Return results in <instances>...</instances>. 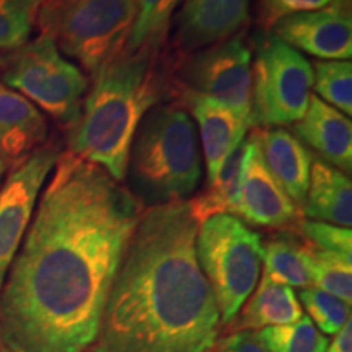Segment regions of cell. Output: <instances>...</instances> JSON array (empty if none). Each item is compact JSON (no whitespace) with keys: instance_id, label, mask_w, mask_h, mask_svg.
I'll use <instances>...</instances> for the list:
<instances>
[{"instance_id":"6da1fadb","label":"cell","mask_w":352,"mask_h":352,"mask_svg":"<svg viewBox=\"0 0 352 352\" xmlns=\"http://www.w3.org/2000/svg\"><path fill=\"white\" fill-rule=\"evenodd\" d=\"M0 290L10 352L91 351L107 298L145 206L101 166L57 158Z\"/></svg>"},{"instance_id":"7a4b0ae2","label":"cell","mask_w":352,"mask_h":352,"mask_svg":"<svg viewBox=\"0 0 352 352\" xmlns=\"http://www.w3.org/2000/svg\"><path fill=\"white\" fill-rule=\"evenodd\" d=\"M186 201L148 206L109 289L94 352H209L222 334Z\"/></svg>"},{"instance_id":"3957f363","label":"cell","mask_w":352,"mask_h":352,"mask_svg":"<svg viewBox=\"0 0 352 352\" xmlns=\"http://www.w3.org/2000/svg\"><path fill=\"white\" fill-rule=\"evenodd\" d=\"M162 54L122 47L91 77L94 85L83 101L80 118L69 127L67 152L101 166L118 183L126 179L140 121L173 88Z\"/></svg>"},{"instance_id":"277c9868","label":"cell","mask_w":352,"mask_h":352,"mask_svg":"<svg viewBox=\"0 0 352 352\" xmlns=\"http://www.w3.org/2000/svg\"><path fill=\"white\" fill-rule=\"evenodd\" d=\"M129 191L151 206L186 201L199 186L202 155L196 122L179 103L157 104L144 116L129 151Z\"/></svg>"},{"instance_id":"5b68a950","label":"cell","mask_w":352,"mask_h":352,"mask_svg":"<svg viewBox=\"0 0 352 352\" xmlns=\"http://www.w3.org/2000/svg\"><path fill=\"white\" fill-rule=\"evenodd\" d=\"M135 19V0H44L41 33L95 76L120 52Z\"/></svg>"},{"instance_id":"8992f818","label":"cell","mask_w":352,"mask_h":352,"mask_svg":"<svg viewBox=\"0 0 352 352\" xmlns=\"http://www.w3.org/2000/svg\"><path fill=\"white\" fill-rule=\"evenodd\" d=\"M196 256L212 289L223 329L258 285L261 235L233 215H212L197 227Z\"/></svg>"},{"instance_id":"52a82bcc","label":"cell","mask_w":352,"mask_h":352,"mask_svg":"<svg viewBox=\"0 0 352 352\" xmlns=\"http://www.w3.org/2000/svg\"><path fill=\"white\" fill-rule=\"evenodd\" d=\"M2 83L20 91L64 126H74L82 113L88 78L77 65L65 60L54 39L41 33L3 59Z\"/></svg>"},{"instance_id":"ba28073f","label":"cell","mask_w":352,"mask_h":352,"mask_svg":"<svg viewBox=\"0 0 352 352\" xmlns=\"http://www.w3.org/2000/svg\"><path fill=\"white\" fill-rule=\"evenodd\" d=\"M314 88L307 57L270 33L253 64L252 127L296 124L303 118Z\"/></svg>"},{"instance_id":"9c48e42d","label":"cell","mask_w":352,"mask_h":352,"mask_svg":"<svg viewBox=\"0 0 352 352\" xmlns=\"http://www.w3.org/2000/svg\"><path fill=\"white\" fill-rule=\"evenodd\" d=\"M179 59L175 74H171L182 94L179 100L184 96L215 100L252 126L253 60L252 50L243 38L236 34Z\"/></svg>"},{"instance_id":"30bf717a","label":"cell","mask_w":352,"mask_h":352,"mask_svg":"<svg viewBox=\"0 0 352 352\" xmlns=\"http://www.w3.org/2000/svg\"><path fill=\"white\" fill-rule=\"evenodd\" d=\"M60 153L59 144L41 145L15 165L0 189V290L32 222L43 184Z\"/></svg>"},{"instance_id":"8fae6325","label":"cell","mask_w":352,"mask_h":352,"mask_svg":"<svg viewBox=\"0 0 352 352\" xmlns=\"http://www.w3.org/2000/svg\"><path fill=\"white\" fill-rule=\"evenodd\" d=\"M271 33L290 47L324 60H349L352 56V20L349 0H333L314 12L285 16Z\"/></svg>"},{"instance_id":"7c38bea8","label":"cell","mask_w":352,"mask_h":352,"mask_svg":"<svg viewBox=\"0 0 352 352\" xmlns=\"http://www.w3.org/2000/svg\"><path fill=\"white\" fill-rule=\"evenodd\" d=\"M246 140L248 157L240 199L233 217L240 219L246 226L292 230L302 219V212L267 170L254 131Z\"/></svg>"},{"instance_id":"4fadbf2b","label":"cell","mask_w":352,"mask_h":352,"mask_svg":"<svg viewBox=\"0 0 352 352\" xmlns=\"http://www.w3.org/2000/svg\"><path fill=\"white\" fill-rule=\"evenodd\" d=\"M250 6L252 0H182L173 34L179 57L236 36L248 23Z\"/></svg>"},{"instance_id":"5bb4252c","label":"cell","mask_w":352,"mask_h":352,"mask_svg":"<svg viewBox=\"0 0 352 352\" xmlns=\"http://www.w3.org/2000/svg\"><path fill=\"white\" fill-rule=\"evenodd\" d=\"M176 103H184L191 109L199 127L208 183L212 182L227 157L243 142L252 126L226 104L206 96H184Z\"/></svg>"},{"instance_id":"9a60e30c","label":"cell","mask_w":352,"mask_h":352,"mask_svg":"<svg viewBox=\"0 0 352 352\" xmlns=\"http://www.w3.org/2000/svg\"><path fill=\"white\" fill-rule=\"evenodd\" d=\"M254 134L272 178L302 212L310 182L311 153L283 127H254Z\"/></svg>"},{"instance_id":"2e32d148","label":"cell","mask_w":352,"mask_h":352,"mask_svg":"<svg viewBox=\"0 0 352 352\" xmlns=\"http://www.w3.org/2000/svg\"><path fill=\"white\" fill-rule=\"evenodd\" d=\"M300 142L310 145L334 168L351 171L352 168V124L351 120L329 107L315 94L310 95L303 118L294 124Z\"/></svg>"},{"instance_id":"e0dca14e","label":"cell","mask_w":352,"mask_h":352,"mask_svg":"<svg viewBox=\"0 0 352 352\" xmlns=\"http://www.w3.org/2000/svg\"><path fill=\"white\" fill-rule=\"evenodd\" d=\"M46 138L43 113L19 91L0 83V158L16 165L46 144Z\"/></svg>"},{"instance_id":"ac0fdd59","label":"cell","mask_w":352,"mask_h":352,"mask_svg":"<svg viewBox=\"0 0 352 352\" xmlns=\"http://www.w3.org/2000/svg\"><path fill=\"white\" fill-rule=\"evenodd\" d=\"M303 316V308L289 285L276 283L270 276H261L253 294L222 333L261 331L270 327L296 323Z\"/></svg>"},{"instance_id":"d6986e66","label":"cell","mask_w":352,"mask_h":352,"mask_svg":"<svg viewBox=\"0 0 352 352\" xmlns=\"http://www.w3.org/2000/svg\"><path fill=\"white\" fill-rule=\"evenodd\" d=\"M302 217L351 228L352 184L349 176L324 160L311 158L310 182Z\"/></svg>"},{"instance_id":"ffe728a7","label":"cell","mask_w":352,"mask_h":352,"mask_svg":"<svg viewBox=\"0 0 352 352\" xmlns=\"http://www.w3.org/2000/svg\"><path fill=\"white\" fill-rule=\"evenodd\" d=\"M246 157H248V140L241 142L233 151L208 188L192 199H188L189 210L197 223L217 214L235 215L243 184Z\"/></svg>"},{"instance_id":"44dd1931","label":"cell","mask_w":352,"mask_h":352,"mask_svg":"<svg viewBox=\"0 0 352 352\" xmlns=\"http://www.w3.org/2000/svg\"><path fill=\"white\" fill-rule=\"evenodd\" d=\"M264 274L289 287L308 289L311 277L305 259V245L294 230H279L263 243Z\"/></svg>"},{"instance_id":"7402d4cb","label":"cell","mask_w":352,"mask_h":352,"mask_svg":"<svg viewBox=\"0 0 352 352\" xmlns=\"http://www.w3.org/2000/svg\"><path fill=\"white\" fill-rule=\"evenodd\" d=\"M178 2L179 0H135V19L124 50L162 54Z\"/></svg>"},{"instance_id":"603a6c76","label":"cell","mask_w":352,"mask_h":352,"mask_svg":"<svg viewBox=\"0 0 352 352\" xmlns=\"http://www.w3.org/2000/svg\"><path fill=\"white\" fill-rule=\"evenodd\" d=\"M302 240V239H300ZM305 245V259L311 285L323 292L341 298L346 303L352 302V270L351 258L340 254L320 252Z\"/></svg>"},{"instance_id":"cb8c5ba5","label":"cell","mask_w":352,"mask_h":352,"mask_svg":"<svg viewBox=\"0 0 352 352\" xmlns=\"http://www.w3.org/2000/svg\"><path fill=\"white\" fill-rule=\"evenodd\" d=\"M258 334L270 352H327L329 344L307 315L296 323L264 328Z\"/></svg>"},{"instance_id":"d4e9b609","label":"cell","mask_w":352,"mask_h":352,"mask_svg":"<svg viewBox=\"0 0 352 352\" xmlns=\"http://www.w3.org/2000/svg\"><path fill=\"white\" fill-rule=\"evenodd\" d=\"M311 69L315 95L349 118L352 114L351 60H316Z\"/></svg>"},{"instance_id":"484cf974","label":"cell","mask_w":352,"mask_h":352,"mask_svg":"<svg viewBox=\"0 0 352 352\" xmlns=\"http://www.w3.org/2000/svg\"><path fill=\"white\" fill-rule=\"evenodd\" d=\"M44 0H0V50L15 51L28 43Z\"/></svg>"},{"instance_id":"4316f807","label":"cell","mask_w":352,"mask_h":352,"mask_svg":"<svg viewBox=\"0 0 352 352\" xmlns=\"http://www.w3.org/2000/svg\"><path fill=\"white\" fill-rule=\"evenodd\" d=\"M297 298L323 334H336L351 320V303L316 287L302 289Z\"/></svg>"},{"instance_id":"83f0119b","label":"cell","mask_w":352,"mask_h":352,"mask_svg":"<svg viewBox=\"0 0 352 352\" xmlns=\"http://www.w3.org/2000/svg\"><path fill=\"white\" fill-rule=\"evenodd\" d=\"M292 230L300 236L303 243L311 246V248L352 259L351 228L302 217Z\"/></svg>"},{"instance_id":"f1b7e54d","label":"cell","mask_w":352,"mask_h":352,"mask_svg":"<svg viewBox=\"0 0 352 352\" xmlns=\"http://www.w3.org/2000/svg\"><path fill=\"white\" fill-rule=\"evenodd\" d=\"M331 2L333 0H259V21L264 28L271 30L285 16L320 10Z\"/></svg>"},{"instance_id":"f546056e","label":"cell","mask_w":352,"mask_h":352,"mask_svg":"<svg viewBox=\"0 0 352 352\" xmlns=\"http://www.w3.org/2000/svg\"><path fill=\"white\" fill-rule=\"evenodd\" d=\"M209 352H270L258 331L222 333Z\"/></svg>"},{"instance_id":"4dcf8cb0","label":"cell","mask_w":352,"mask_h":352,"mask_svg":"<svg viewBox=\"0 0 352 352\" xmlns=\"http://www.w3.org/2000/svg\"><path fill=\"white\" fill-rule=\"evenodd\" d=\"M327 352H352V321L349 320L340 331L334 334V340L328 344Z\"/></svg>"},{"instance_id":"1f68e13d","label":"cell","mask_w":352,"mask_h":352,"mask_svg":"<svg viewBox=\"0 0 352 352\" xmlns=\"http://www.w3.org/2000/svg\"><path fill=\"white\" fill-rule=\"evenodd\" d=\"M6 168H7V164H6V162L2 160V158H0V179H2L3 171H6Z\"/></svg>"},{"instance_id":"d6a6232c","label":"cell","mask_w":352,"mask_h":352,"mask_svg":"<svg viewBox=\"0 0 352 352\" xmlns=\"http://www.w3.org/2000/svg\"><path fill=\"white\" fill-rule=\"evenodd\" d=\"M0 352H10L8 349H6V347H3L2 344H0Z\"/></svg>"},{"instance_id":"836d02e7","label":"cell","mask_w":352,"mask_h":352,"mask_svg":"<svg viewBox=\"0 0 352 352\" xmlns=\"http://www.w3.org/2000/svg\"><path fill=\"white\" fill-rule=\"evenodd\" d=\"M0 64H2V57H0Z\"/></svg>"}]
</instances>
